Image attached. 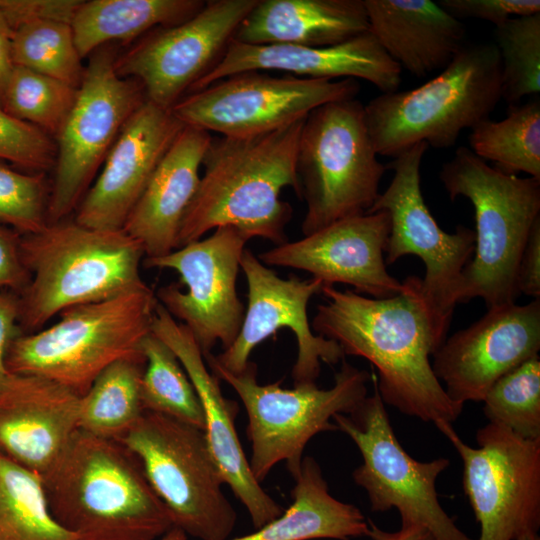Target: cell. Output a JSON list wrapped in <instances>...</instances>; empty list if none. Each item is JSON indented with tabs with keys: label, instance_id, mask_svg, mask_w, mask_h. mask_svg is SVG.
<instances>
[{
	"label": "cell",
	"instance_id": "obj_1",
	"mask_svg": "<svg viewBox=\"0 0 540 540\" xmlns=\"http://www.w3.org/2000/svg\"><path fill=\"white\" fill-rule=\"evenodd\" d=\"M403 291L372 298L324 285L311 328L335 341L344 355L362 357L377 371L376 386L385 405L434 425L452 424L464 404L453 401L436 378L431 357L436 340L420 294V278L407 277Z\"/></svg>",
	"mask_w": 540,
	"mask_h": 540
},
{
	"label": "cell",
	"instance_id": "obj_2",
	"mask_svg": "<svg viewBox=\"0 0 540 540\" xmlns=\"http://www.w3.org/2000/svg\"><path fill=\"white\" fill-rule=\"evenodd\" d=\"M305 118L260 135L212 138L177 248L222 226L276 246L287 242L285 228L293 210L280 193L290 186L300 198L296 159Z\"/></svg>",
	"mask_w": 540,
	"mask_h": 540
},
{
	"label": "cell",
	"instance_id": "obj_3",
	"mask_svg": "<svg viewBox=\"0 0 540 540\" xmlns=\"http://www.w3.org/2000/svg\"><path fill=\"white\" fill-rule=\"evenodd\" d=\"M42 479L54 519L85 540H159L174 527L138 458L117 440L78 429Z\"/></svg>",
	"mask_w": 540,
	"mask_h": 540
},
{
	"label": "cell",
	"instance_id": "obj_4",
	"mask_svg": "<svg viewBox=\"0 0 540 540\" xmlns=\"http://www.w3.org/2000/svg\"><path fill=\"white\" fill-rule=\"evenodd\" d=\"M30 280L19 295L18 324L32 333L66 309L102 301L146 285L139 241L121 230L62 220L21 235Z\"/></svg>",
	"mask_w": 540,
	"mask_h": 540
},
{
	"label": "cell",
	"instance_id": "obj_5",
	"mask_svg": "<svg viewBox=\"0 0 540 540\" xmlns=\"http://www.w3.org/2000/svg\"><path fill=\"white\" fill-rule=\"evenodd\" d=\"M501 62L494 43H464L440 73L421 86L381 93L364 105L378 155L395 158L420 142L454 146L464 129L490 118L501 97Z\"/></svg>",
	"mask_w": 540,
	"mask_h": 540
},
{
	"label": "cell",
	"instance_id": "obj_6",
	"mask_svg": "<svg viewBox=\"0 0 540 540\" xmlns=\"http://www.w3.org/2000/svg\"><path fill=\"white\" fill-rule=\"evenodd\" d=\"M449 198H467L475 249L461 276L458 303L480 297L487 309L515 303L519 261L540 217V180L505 173L460 146L440 171Z\"/></svg>",
	"mask_w": 540,
	"mask_h": 540
},
{
	"label": "cell",
	"instance_id": "obj_7",
	"mask_svg": "<svg viewBox=\"0 0 540 540\" xmlns=\"http://www.w3.org/2000/svg\"><path fill=\"white\" fill-rule=\"evenodd\" d=\"M157 303L146 284L66 309L55 324L19 334L8 348L6 368L55 381L81 397L112 363L145 360L142 343L152 332Z\"/></svg>",
	"mask_w": 540,
	"mask_h": 540
},
{
	"label": "cell",
	"instance_id": "obj_8",
	"mask_svg": "<svg viewBox=\"0 0 540 540\" xmlns=\"http://www.w3.org/2000/svg\"><path fill=\"white\" fill-rule=\"evenodd\" d=\"M204 359L210 371L235 390L246 409L249 465L259 483L280 462L286 463L295 479L307 443L318 433L337 431L332 418L351 413L368 396L371 375L344 359L329 389H320L316 383L293 389L282 388L281 381L261 385L252 361L242 373L234 374L219 365L212 353Z\"/></svg>",
	"mask_w": 540,
	"mask_h": 540
},
{
	"label": "cell",
	"instance_id": "obj_9",
	"mask_svg": "<svg viewBox=\"0 0 540 540\" xmlns=\"http://www.w3.org/2000/svg\"><path fill=\"white\" fill-rule=\"evenodd\" d=\"M377 156L364 105L356 98L323 104L307 115L296 159L307 206L304 236L370 210L388 170Z\"/></svg>",
	"mask_w": 540,
	"mask_h": 540
},
{
	"label": "cell",
	"instance_id": "obj_10",
	"mask_svg": "<svg viewBox=\"0 0 540 540\" xmlns=\"http://www.w3.org/2000/svg\"><path fill=\"white\" fill-rule=\"evenodd\" d=\"M139 460L174 527L199 540H227L237 514L204 430L144 411L118 440Z\"/></svg>",
	"mask_w": 540,
	"mask_h": 540
},
{
	"label": "cell",
	"instance_id": "obj_11",
	"mask_svg": "<svg viewBox=\"0 0 540 540\" xmlns=\"http://www.w3.org/2000/svg\"><path fill=\"white\" fill-rule=\"evenodd\" d=\"M428 147L426 142L417 143L388 163L386 167L394 175L367 213L389 214L386 265L405 255H415L425 265L420 294L433 334L441 345L458 304L463 270L474 253L475 232L459 225L454 233H447L429 211L420 185V167Z\"/></svg>",
	"mask_w": 540,
	"mask_h": 540
},
{
	"label": "cell",
	"instance_id": "obj_12",
	"mask_svg": "<svg viewBox=\"0 0 540 540\" xmlns=\"http://www.w3.org/2000/svg\"><path fill=\"white\" fill-rule=\"evenodd\" d=\"M349 414L332 420L357 446L362 464L352 473L367 493L372 512L396 509L401 527H423L435 540H472L442 508L436 491L439 475L450 465L445 457L418 461L398 441L378 392Z\"/></svg>",
	"mask_w": 540,
	"mask_h": 540
},
{
	"label": "cell",
	"instance_id": "obj_13",
	"mask_svg": "<svg viewBox=\"0 0 540 540\" xmlns=\"http://www.w3.org/2000/svg\"><path fill=\"white\" fill-rule=\"evenodd\" d=\"M115 60L108 47L92 53L75 102L55 138L48 223L65 220L76 209L121 129L147 99L139 81L116 72Z\"/></svg>",
	"mask_w": 540,
	"mask_h": 540
},
{
	"label": "cell",
	"instance_id": "obj_14",
	"mask_svg": "<svg viewBox=\"0 0 540 540\" xmlns=\"http://www.w3.org/2000/svg\"><path fill=\"white\" fill-rule=\"evenodd\" d=\"M459 454L462 486L476 521L479 540H516L540 528V440L523 439L488 423L476 434L477 447L452 427L435 425Z\"/></svg>",
	"mask_w": 540,
	"mask_h": 540
},
{
	"label": "cell",
	"instance_id": "obj_15",
	"mask_svg": "<svg viewBox=\"0 0 540 540\" xmlns=\"http://www.w3.org/2000/svg\"><path fill=\"white\" fill-rule=\"evenodd\" d=\"M359 90V82L353 78L312 79L246 71L186 94L171 112L184 125L225 137H249L290 125L323 104L355 98Z\"/></svg>",
	"mask_w": 540,
	"mask_h": 540
},
{
	"label": "cell",
	"instance_id": "obj_16",
	"mask_svg": "<svg viewBox=\"0 0 540 540\" xmlns=\"http://www.w3.org/2000/svg\"><path fill=\"white\" fill-rule=\"evenodd\" d=\"M248 240L240 230L222 226L207 238L144 260L147 268L179 274L186 291L174 283L159 288L155 295L168 313L189 329L204 357L218 342L224 350L230 347L241 329L245 308L236 281Z\"/></svg>",
	"mask_w": 540,
	"mask_h": 540
},
{
	"label": "cell",
	"instance_id": "obj_17",
	"mask_svg": "<svg viewBox=\"0 0 540 540\" xmlns=\"http://www.w3.org/2000/svg\"><path fill=\"white\" fill-rule=\"evenodd\" d=\"M258 0H210L188 20L155 28L115 60L116 72L141 83L147 100L171 110L224 57Z\"/></svg>",
	"mask_w": 540,
	"mask_h": 540
},
{
	"label": "cell",
	"instance_id": "obj_18",
	"mask_svg": "<svg viewBox=\"0 0 540 540\" xmlns=\"http://www.w3.org/2000/svg\"><path fill=\"white\" fill-rule=\"evenodd\" d=\"M248 286V306L241 329L230 347L214 356L231 373H242L253 349L280 328H289L296 337L298 354L292 369L295 385L316 383L321 362L335 365L345 355L333 340L316 335L307 315L310 299L321 293L323 283L316 278L301 280L279 277L245 248L240 261Z\"/></svg>",
	"mask_w": 540,
	"mask_h": 540
},
{
	"label": "cell",
	"instance_id": "obj_19",
	"mask_svg": "<svg viewBox=\"0 0 540 540\" xmlns=\"http://www.w3.org/2000/svg\"><path fill=\"white\" fill-rule=\"evenodd\" d=\"M540 299L487 309L433 353L432 370L455 402H482L503 375L538 355Z\"/></svg>",
	"mask_w": 540,
	"mask_h": 540
},
{
	"label": "cell",
	"instance_id": "obj_20",
	"mask_svg": "<svg viewBox=\"0 0 540 540\" xmlns=\"http://www.w3.org/2000/svg\"><path fill=\"white\" fill-rule=\"evenodd\" d=\"M389 233V214L377 211L341 219L257 257L266 266L306 271L323 285L343 283L362 295L390 298L404 287L386 270L384 252Z\"/></svg>",
	"mask_w": 540,
	"mask_h": 540
},
{
	"label": "cell",
	"instance_id": "obj_21",
	"mask_svg": "<svg viewBox=\"0 0 540 540\" xmlns=\"http://www.w3.org/2000/svg\"><path fill=\"white\" fill-rule=\"evenodd\" d=\"M185 125L171 110L145 100L129 117L101 173L85 193L75 220L100 230H121L161 159Z\"/></svg>",
	"mask_w": 540,
	"mask_h": 540
},
{
	"label": "cell",
	"instance_id": "obj_22",
	"mask_svg": "<svg viewBox=\"0 0 540 540\" xmlns=\"http://www.w3.org/2000/svg\"><path fill=\"white\" fill-rule=\"evenodd\" d=\"M152 333L175 353L202 404L205 434L211 453L235 497L248 511L258 529L280 516L284 509L261 486L250 468L235 428L239 412L236 401L226 398L220 379L208 371L204 356L189 329L173 318L158 302Z\"/></svg>",
	"mask_w": 540,
	"mask_h": 540
},
{
	"label": "cell",
	"instance_id": "obj_23",
	"mask_svg": "<svg viewBox=\"0 0 540 540\" xmlns=\"http://www.w3.org/2000/svg\"><path fill=\"white\" fill-rule=\"evenodd\" d=\"M277 70L291 75L329 79H363L381 93L397 91L402 68L368 30L344 42L322 47L292 44L249 45L232 40L218 63L189 93L246 71Z\"/></svg>",
	"mask_w": 540,
	"mask_h": 540
},
{
	"label": "cell",
	"instance_id": "obj_24",
	"mask_svg": "<svg viewBox=\"0 0 540 540\" xmlns=\"http://www.w3.org/2000/svg\"><path fill=\"white\" fill-rule=\"evenodd\" d=\"M80 396L35 375H9L0 383V452L42 477L79 429Z\"/></svg>",
	"mask_w": 540,
	"mask_h": 540
},
{
	"label": "cell",
	"instance_id": "obj_25",
	"mask_svg": "<svg viewBox=\"0 0 540 540\" xmlns=\"http://www.w3.org/2000/svg\"><path fill=\"white\" fill-rule=\"evenodd\" d=\"M211 140L210 132L185 125L129 214L123 230L140 242L145 258L177 249L180 227L198 189L199 170Z\"/></svg>",
	"mask_w": 540,
	"mask_h": 540
},
{
	"label": "cell",
	"instance_id": "obj_26",
	"mask_svg": "<svg viewBox=\"0 0 540 540\" xmlns=\"http://www.w3.org/2000/svg\"><path fill=\"white\" fill-rule=\"evenodd\" d=\"M369 31L418 78L443 70L463 46V23L431 0H363Z\"/></svg>",
	"mask_w": 540,
	"mask_h": 540
},
{
	"label": "cell",
	"instance_id": "obj_27",
	"mask_svg": "<svg viewBox=\"0 0 540 540\" xmlns=\"http://www.w3.org/2000/svg\"><path fill=\"white\" fill-rule=\"evenodd\" d=\"M368 30L363 0H258L233 40L249 45L322 47Z\"/></svg>",
	"mask_w": 540,
	"mask_h": 540
},
{
	"label": "cell",
	"instance_id": "obj_28",
	"mask_svg": "<svg viewBox=\"0 0 540 540\" xmlns=\"http://www.w3.org/2000/svg\"><path fill=\"white\" fill-rule=\"evenodd\" d=\"M292 503L277 518L255 532L227 540H352L369 537L368 519L355 505L329 492L321 467L306 456L294 479Z\"/></svg>",
	"mask_w": 540,
	"mask_h": 540
},
{
	"label": "cell",
	"instance_id": "obj_29",
	"mask_svg": "<svg viewBox=\"0 0 540 540\" xmlns=\"http://www.w3.org/2000/svg\"><path fill=\"white\" fill-rule=\"evenodd\" d=\"M202 0L81 1L71 20L82 58L112 41H132L151 30L182 23L205 5Z\"/></svg>",
	"mask_w": 540,
	"mask_h": 540
},
{
	"label": "cell",
	"instance_id": "obj_30",
	"mask_svg": "<svg viewBox=\"0 0 540 540\" xmlns=\"http://www.w3.org/2000/svg\"><path fill=\"white\" fill-rule=\"evenodd\" d=\"M146 360L122 359L105 368L80 397L79 429L120 440L144 412L141 380Z\"/></svg>",
	"mask_w": 540,
	"mask_h": 540
},
{
	"label": "cell",
	"instance_id": "obj_31",
	"mask_svg": "<svg viewBox=\"0 0 540 540\" xmlns=\"http://www.w3.org/2000/svg\"><path fill=\"white\" fill-rule=\"evenodd\" d=\"M0 540H85L54 519L42 476L1 452Z\"/></svg>",
	"mask_w": 540,
	"mask_h": 540
},
{
	"label": "cell",
	"instance_id": "obj_32",
	"mask_svg": "<svg viewBox=\"0 0 540 540\" xmlns=\"http://www.w3.org/2000/svg\"><path fill=\"white\" fill-rule=\"evenodd\" d=\"M470 150L497 169L540 180V99L509 106L501 121L490 118L469 134Z\"/></svg>",
	"mask_w": 540,
	"mask_h": 540
},
{
	"label": "cell",
	"instance_id": "obj_33",
	"mask_svg": "<svg viewBox=\"0 0 540 540\" xmlns=\"http://www.w3.org/2000/svg\"><path fill=\"white\" fill-rule=\"evenodd\" d=\"M142 351L146 360L141 380L144 411L205 430L202 404L175 353L152 332L144 339Z\"/></svg>",
	"mask_w": 540,
	"mask_h": 540
},
{
	"label": "cell",
	"instance_id": "obj_34",
	"mask_svg": "<svg viewBox=\"0 0 540 540\" xmlns=\"http://www.w3.org/2000/svg\"><path fill=\"white\" fill-rule=\"evenodd\" d=\"M12 50L15 65L79 87L85 67L70 23L53 19L26 22L14 30Z\"/></svg>",
	"mask_w": 540,
	"mask_h": 540
},
{
	"label": "cell",
	"instance_id": "obj_35",
	"mask_svg": "<svg viewBox=\"0 0 540 540\" xmlns=\"http://www.w3.org/2000/svg\"><path fill=\"white\" fill-rule=\"evenodd\" d=\"M77 88L58 79L15 65L1 107L54 139L75 102Z\"/></svg>",
	"mask_w": 540,
	"mask_h": 540
},
{
	"label": "cell",
	"instance_id": "obj_36",
	"mask_svg": "<svg viewBox=\"0 0 540 540\" xmlns=\"http://www.w3.org/2000/svg\"><path fill=\"white\" fill-rule=\"evenodd\" d=\"M489 423L527 440H540V358L525 361L499 378L483 401Z\"/></svg>",
	"mask_w": 540,
	"mask_h": 540
},
{
	"label": "cell",
	"instance_id": "obj_37",
	"mask_svg": "<svg viewBox=\"0 0 540 540\" xmlns=\"http://www.w3.org/2000/svg\"><path fill=\"white\" fill-rule=\"evenodd\" d=\"M501 62V97L509 106L540 91V13L513 17L495 27Z\"/></svg>",
	"mask_w": 540,
	"mask_h": 540
},
{
	"label": "cell",
	"instance_id": "obj_38",
	"mask_svg": "<svg viewBox=\"0 0 540 540\" xmlns=\"http://www.w3.org/2000/svg\"><path fill=\"white\" fill-rule=\"evenodd\" d=\"M44 173H22L0 160V223L21 235L39 232L48 223Z\"/></svg>",
	"mask_w": 540,
	"mask_h": 540
},
{
	"label": "cell",
	"instance_id": "obj_39",
	"mask_svg": "<svg viewBox=\"0 0 540 540\" xmlns=\"http://www.w3.org/2000/svg\"><path fill=\"white\" fill-rule=\"evenodd\" d=\"M56 155L53 137L0 106V160L34 173H44L55 166Z\"/></svg>",
	"mask_w": 540,
	"mask_h": 540
},
{
	"label": "cell",
	"instance_id": "obj_40",
	"mask_svg": "<svg viewBox=\"0 0 540 540\" xmlns=\"http://www.w3.org/2000/svg\"><path fill=\"white\" fill-rule=\"evenodd\" d=\"M455 18H477L496 26L510 18L540 13L539 0H439Z\"/></svg>",
	"mask_w": 540,
	"mask_h": 540
},
{
	"label": "cell",
	"instance_id": "obj_41",
	"mask_svg": "<svg viewBox=\"0 0 540 540\" xmlns=\"http://www.w3.org/2000/svg\"><path fill=\"white\" fill-rule=\"evenodd\" d=\"M21 234L0 223V289L20 294L30 280L20 250Z\"/></svg>",
	"mask_w": 540,
	"mask_h": 540
},
{
	"label": "cell",
	"instance_id": "obj_42",
	"mask_svg": "<svg viewBox=\"0 0 540 540\" xmlns=\"http://www.w3.org/2000/svg\"><path fill=\"white\" fill-rule=\"evenodd\" d=\"M517 288L519 294L540 299V217L534 222L522 251Z\"/></svg>",
	"mask_w": 540,
	"mask_h": 540
},
{
	"label": "cell",
	"instance_id": "obj_43",
	"mask_svg": "<svg viewBox=\"0 0 540 540\" xmlns=\"http://www.w3.org/2000/svg\"><path fill=\"white\" fill-rule=\"evenodd\" d=\"M19 295L0 289V383L9 375L5 358L11 342L21 334L18 324Z\"/></svg>",
	"mask_w": 540,
	"mask_h": 540
},
{
	"label": "cell",
	"instance_id": "obj_44",
	"mask_svg": "<svg viewBox=\"0 0 540 540\" xmlns=\"http://www.w3.org/2000/svg\"><path fill=\"white\" fill-rule=\"evenodd\" d=\"M13 33L12 28L0 16V106L15 67L12 50Z\"/></svg>",
	"mask_w": 540,
	"mask_h": 540
},
{
	"label": "cell",
	"instance_id": "obj_45",
	"mask_svg": "<svg viewBox=\"0 0 540 540\" xmlns=\"http://www.w3.org/2000/svg\"><path fill=\"white\" fill-rule=\"evenodd\" d=\"M372 540H435L432 534L423 527H401L400 530L389 532L378 527L368 519Z\"/></svg>",
	"mask_w": 540,
	"mask_h": 540
},
{
	"label": "cell",
	"instance_id": "obj_46",
	"mask_svg": "<svg viewBox=\"0 0 540 540\" xmlns=\"http://www.w3.org/2000/svg\"><path fill=\"white\" fill-rule=\"evenodd\" d=\"M159 540H187V535L181 529L173 527Z\"/></svg>",
	"mask_w": 540,
	"mask_h": 540
},
{
	"label": "cell",
	"instance_id": "obj_47",
	"mask_svg": "<svg viewBox=\"0 0 540 540\" xmlns=\"http://www.w3.org/2000/svg\"><path fill=\"white\" fill-rule=\"evenodd\" d=\"M516 540H540V537L538 536V533H529L521 536Z\"/></svg>",
	"mask_w": 540,
	"mask_h": 540
},
{
	"label": "cell",
	"instance_id": "obj_48",
	"mask_svg": "<svg viewBox=\"0 0 540 540\" xmlns=\"http://www.w3.org/2000/svg\"><path fill=\"white\" fill-rule=\"evenodd\" d=\"M0 16H1V14H0Z\"/></svg>",
	"mask_w": 540,
	"mask_h": 540
}]
</instances>
